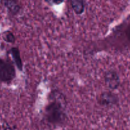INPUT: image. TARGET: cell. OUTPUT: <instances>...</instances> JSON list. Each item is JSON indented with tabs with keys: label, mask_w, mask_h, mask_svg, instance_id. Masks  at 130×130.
Instances as JSON below:
<instances>
[{
	"label": "cell",
	"mask_w": 130,
	"mask_h": 130,
	"mask_svg": "<svg viewBox=\"0 0 130 130\" xmlns=\"http://www.w3.org/2000/svg\"><path fill=\"white\" fill-rule=\"evenodd\" d=\"M119 102L117 95L111 91H105L98 98V103L102 107L110 108L116 106Z\"/></svg>",
	"instance_id": "3"
},
{
	"label": "cell",
	"mask_w": 130,
	"mask_h": 130,
	"mask_svg": "<svg viewBox=\"0 0 130 130\" xmlns=\"http://www.w3.org/2000/svg\"><path fill=\"white\" fill-rule=\"evenodd\" d=\"M48 98L49 101L45 108L46 121L54 126L64 124L67 120L66 97L62 92L53 91L51 92Z\"/></svg>",
	"instance_id": "1"
},
{
	"label": "cell",
	"mask_w": 130,
	"mask_h": 130,
	"mask_svg": "<svg viewBox=\"0 0 130 130\" xmlns=\"http://www.w3.org/2000/svg\"><path fill=\"white\" fill-rule=\"evenodd\" d=\"M3 5L11 14L15 15L21 11V7L17 0H3Z\"/></svg>",
	"instance_id": "5"
},
{
	"label": "cell",
	"mask_w": 130,
	"mask_h": 130,
	"mask_svg": "<svg viewBox=\"0 0 130 130\" xmlns=\"http://www.w3.org/2000/svg\"><path fill=\"white\" fill-rule=\"evenodd\" d=\"M3 39L8 43H13L15 42V37L13 32L10 31H7L3 32Z\"/></svg>",
	"instance_id": "8"
},
{
	"label": "cell",
	"mask_w": 130,
	"mask_h": 130,
	"mask_svg": "<svg viewBox=\"0 0 130 130\" xmlns=\"http://www.w3.org/2000/svg\"><path fill=\"white\" fill-rule=\"evenodd\" d=\"M71 7L75 13L82 15L85 11L84 0H70Z\"/></svg>",
	"instance_id": "7"
},
{
	"label": "cell",
	"mask_w": 130,
	"mask_h": 130,
	"mask_svg": "<svg viewBox=\"0 0 130 130\" xmlns=\"http://www.w3.org/2000/svg\"><path fill=\"white\" fill-rule=\"evenodd\" d=\"M126 36H127V38H128V40L130 42V24L127 26V29H126Z\"/></svg>",
	"instance_id": "10"
},
{
	"label": "cell",
	"mask_w": 130,
	"mask_h": 130,
	"mask_svg": "<svg viewBox=\"0 0 130 130\" xmlns=\"http://www.w3.org/2000/svg\"><path fill=\"white\" fill-rule=\"evenodd\" d=\"M104 81L105 85L109 89L113 91L119 87L120 78L117 72L113 70L107 71L104 75Z\"/></svg>",
	"instance_id": "4"
},
{
	"label": "cell",
	"mask_w": 130,
	"mask_h": 130,
	"mask_svg": "<svg viewBox=\"0 0 130 130\" xmlns=\"http://www.w3.org/2000/svg\"><path fill=\"white\" fill-rule=\"evenodd\" d=\"M16 77L13 63L8 59L0 58V82L10 84Z\"/></svg>",
	"instance_id": "2"
},
{
	"label": "cell",
	"mask_w": 130,
	"mask_h": 130,
	"mask_svg": "<svg viewBox=\"0 0 130 130\" xmlns=\"http://www.w3.org/2000/svg\"><path fill=\"white\" fill-rule=\"evenodd\" d=\"M49 5H59L64 2V0H44Z\"/></svg>",
	"instance_id": "9"
},
{
	"label": "cell",
	"mask_w": 130,
	"mask_h": 130,
	"mask_svg": "<svg viewBox=\"0 0 130 130\" xmlns=\"http://www.w3.org/2000/svg\"><path fill=\"white\" fill-rule=\"evenodd\" d=\"M11 56H12V59L13 60L15 64L16 65L17 68L20 71H22L23 70V64H22V59L21 57V54H20V51L17 47H12L10 51Z\"/></svg>",
	"instance_id": "6"
}]
</instances>
